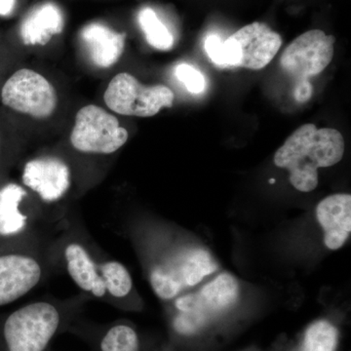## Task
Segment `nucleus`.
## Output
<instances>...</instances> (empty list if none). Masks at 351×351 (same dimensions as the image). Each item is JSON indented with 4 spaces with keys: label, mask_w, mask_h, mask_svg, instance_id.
<instances>
[{
    "label": "nucleus",
    "mask_w": 351,
    "mask_h": 351,
    "mask_svg": "<svg viewBox=\"0 0 351 351\" xmlns=\"http://www.w3.org/2000/svg\"><path fill=\"white\" fill-rule=\"evenodd\" d=\"M345 138L332 128L306 123L293 132L274 154L277 167L289 171L297 191L311 193L318 186V169L331 167L343 159Z\"/></svg>",
    "instance_id": "3"
},
{
    "label": "nucleus",
    "mask_w": 351,
    "mask_h": 351,
    "mask_svg": "<svg viewBox=\"0 0 351 351\" xmlns=\"http://www.w3.org/2000/svg\"><path fill=\"white\" fill-rule=\"evenodd\" d=\"M54 237L41 243L0 247V307L17 302L52 274H60Z\"/></svg>",
    "instance_id": "6"
},
{
    "label": "nucleus",
    "mask_w": 351,
    "mask_h": 351,
    "mask_svg": "<svg viewBox=\"0 0 351 351\" xmlns=\"http://www.w3.org/2000/svg\"><path fill=\"white\" fill-rule=\"evenodd\" d=\"M313 95V86L308 80H300L294 90L295 100L299 103H306Z\"/></svg>",
    "instance_id": "25"
},
{
    "label": "nucleus",
    "mask_w": 351,
    "mask_h": 351,
    "mask_svg": "<svg viewBox=\"0 0 351 351\" xmlns=\"http://www.w3.org/2000/svg\"><path fill=\"white\" fill-rule=\"evenodd\" d=\"M128 138V131L114 113L97 105L78 110L69 136V149L61 152L75 168L82 195L100 181L106 162Z\"/></svg>",
    "instance_id": "1"
},
{
    "label": "nucleus",
    "mask_w": 351,
    "mask_h": 351,
    "mask_svg": "<svg viewBox=\"0 0 351 351\" xmlns=\"http://www.w3.org/2000/svg\"><path fill=\"white\" fill-rule=\"evenodd\" d=\"M239 295L237 279L232 274H221L203 286L199 292L181 294L172 301L177 311H197L207 315L230 308L237 302Z\"/></svg>",
    "instance_id": "13"
},
{
    "label": "nucleus",
    "mask_w": 351,
    "mask_h": 351,
    "mask_svg": "<svg viewBox=\"0 0 351 351\" xmlns=\"http://www.w3.org/2000/svg\"><path fill=\"white\" fill-rule=\"evenodd\" d=\"M176 76L191 93L199 94L205 90L204 76L199 71L188 64H181L176 68Z\"/></svg>",
    "instance_id": "23"
},
{
    "label": "nucleus",
    "mask_w": 351,
    "mask_h": 351,
    "mask_svg": "<svg viewBox=\"0 0 351 351\" xmlns=\"http://www.w3.org/2000/svg\"><path fill=\"white\" fill-rule=\"evenodd\" d=\"M17 0H0V17H8L13 13Z\"/></svg>",
    "instance_id": "26"
},
{
    "label": "nucleus",
    "mask_w": 351,
    "mask_h": 351,
    "mask_svg": "<svg viewBox=\"0 0 351 351\" xmlns=\"http://www.w3.org/2000/svg\"><path fill=\"white\" fill-rule=\"evenodd\" d=\"M80 39L90 61L99 69H108L117 64L125 47V34L99 23L83 27Z\"/></svg>",
    "instance_id": "16"
},
{
    "label": "nucleus",
    "mask_w": 351,
    "mask_h": 351,
    "mask_svg": "<svg viewBox=\"0 0 351 351\" xmlns=\"http://www.w3.org/2000/svg\"><path fill=\"white\" fill-rule=\"evenodd\" d=\"M19 154V147L5 133H2L0 128V182L9 177L11 167L17 161Z\"/></svg>",
    "instance_id": "22"
},
{
    "label": "nucleus",
    "mask_w": 351,
    "mask_h": 351,
    "mask_svg": "<svg viewBox=\"0 0 351 351\" xmlns=\"http://www.w3.org/2000/svg\"><path fill=\"white\" fill-rule=\"evenodd\" d=\"M269 182H270V184H274V182H276V181H274V179H271V180H270Z\"/></svg>",
    "instance_id": "27"
},
{
    "label": "nucleus",
    "mask_w": 351,
    "mask_h": 351,
    "mask_svg": "<svg viewBox=\"0 0 351 351\" xmlns=\"http://www.w3.org/2000/svg\"><path fill=\"white\" fill-rule=\"evenodd\" d=\"M63 225H55L19 181L0 182V247L49 241Z\"/></svg>",
    "instance_id": "5"
},
{
    "label": "nucleus",
    "mask_w": 351,
    "mask_h": 351,
    "mask_svg": "<svg viewBox=\"0 0 351 351\" xmlns=\"http://www.w3.org/2000/svg\"><path fill=\"white\" fill-rule=\"evenodd\" d=\"M336 38L321 29H311L289 44L280 58V66L287 75L299 80L318 75L334 57Z\"/></svg>",
    "instance_id": "12"
},
{
    "label": "nucleus",
    "mask_w": 351,
    "mask_h": 351,
    "mask_svg": "<svg viewBox=\"0 0 351 351\" xmlns=\"http://www.w3.org/2000/svg\"><path fill=\"white\" fill-rule=\"evenodd\" d=\"M138 25L147 43L157 50L167 51L174 45V36L149 7L142 9L138 15Z\"/></svg>",
    "instance_id": "18"
},
{
    "label": "nucleus",
    "mask_w": 351,
    "mask_h": 351,
    "mask_svg": "<svg viewBox=\"0 0 351 351\" xmlns=\"http://www.w3.org/2000/svg\"><path fill=\"white\" fill-rule=\"evenodd\" d=\"M101 351H138L140 339L136 330L127 323H115L101 335Z\"/></svg>",
    "instance_id": "19"
},
{
    "label": "nucleus",
    "mask_w": 351,
    "mask_h": 351,
    "mask_svg": "<svg viewBox=\"0 0 351 351\" xmlns=\"http://www.w3.org/2000/svg\"><path fill=\"white\" fill-rule=\"evenodd\" d=\"M0 101L10 112L34 120H46L56 112L59 96L45 76L34 69L23 68L2 83Z\"/></svg>",
    "instance_id": "8"
},
{
    "label": "nucleus",
    "mask_w": 351,
    "mask_h": 351,
    "mask_svg": "<svg viewBox=\"0 0 351 351\" xmlns=\"http://www.w3.org/2000/svg\"><path fill=\"white\" fill-rule=\"evenodd\" d=\"M338 341V330L334 325L328 321H317L307 328L302 351H335Z\"/></svg>",
    "instance_id": "20"
},
{
    "label": "nucleus",
    "mask_w": 351,
    "mask_h": 351,
    "mask_svg": "<svg viewBox=\"0 0 351 351\" xmlns=\"http://www.w3.org/2000/svg\"><path fill=\"white\" fill-rule=\"evenodd\" d=\"M207 322L206 314L197 311L182 313L178 311L172 321V326L177 334L191 336L199 331Z\"/></svg>",
    "instance_id": "21"
},
{
    "label": "nucleus",
    "mask_w": 351,
    "mask_h": 351,
    "mask_svg": "<svg viewBox=\"0 0 351 351\" xmlns=\"http://www.w3.org/2000/svg\"><path fill=\"white\" fill-rule=\"evenodd\" d=\"M174 100V92L169 87L147 86L128 73L113 76L104 93L108 110L124 117H154L164 108H172Z\"/></svg>",
    "instance_id": "9"
},
{
    "label": "nucleus",
    "mask_w": 351,
    "mask_h": 351,
    "mask_svg": "<svg viewBox=\"0 0 351 351\" xmlns=\"http://www.w3.org/2000/svg\"><path fill=\"white\" fill-rule=\"evenodd\" d=\"M94 250L108 304L125 311L140 308L142 301L125 265L108 255L97 243Z\"/></svg>",
    "instance_id": "14"
},
{
    "label": "nucleus",
    "mask_w": 351,
    "mask_h": 351,
    "mask_svg": "<svg viewBox=\"0 0 351 351\" xmlns=\"http://www.w3.org/2000/svg\"><path fill=\"white\" fill-rule=\"evenodd\" d=\"M316 217L324 232V244L330 250L341 248L351 232V195L327 196L316 208Z\"/></svg>",
    "instance_id": "15"
},
{
    "label": "nucleus",
    "mask_w": 351,
    "mask_h": 351,
    "mask_svg": "<svg viewBox=\"0 0 351 351\" xmlns=\"http://www.w3.org/2000/svg\"><path fill=\"white\" fill-rule=\"evenodd\" d=\"M223 41L218 36H210L205 41V50L208 57L211 59L215 64L219 66H223Z\"/></svg>",
    "instance_id": "24"
},
{
    "label": "nucleus",
    "mask_w": 351,
    "mask_h": 351,
    "mask_svg": "<svg viewBox=\"0 0 351 351\" xmlns=\"http://www.w3.org/2000/svg\"><path fill=\"white\" fill-rule=\"evenodd\" d=\"M88 301L82 294L68 299L43 298L0 315V351H45L51 341Z\"/></svg>",
    "instance_id": "2"
},
{
    "label": "nucleus",
    "mask_w": 351,
    "mask_h": 351,
    "mask_svg": "<svg viewBox=\"0 0 351 351\" xmlns=\"http://www.w3.org/2000/svg\"><path fill=\"white\" fill-rule=\"evenodd\" d=\"M19 182L57 226L68 219L71 204L82 195L75 168L61 151L41 152L25 159Z\"/></svg>",
    "instance_id": "4"
},
{
    "label": "nucleus",
    "mask_w": 351,
    "mask_h": 351,
    "mask_svg": "<svg viewBox=\"0 0 351 351\" xmlns=\"http://www.w3.org/2000/svg\"><path fill=\"white\" fill-rule=\"evenodd\" d=\"M281 45L280 34L265 23H252L223 41V66L260 71L274 60Z\"/></svg>",
    "instance_id": "10"
},
{
    "label": "nucleus",
    "mask_w": 351,
    "mask_h": 351,
    "mask_svg": "<svg viewBox=\"0 0 351 351\" xmlns=\"http://www.w3.org/2000/svg\"><path fill=\"white\" fill-rule=\"evenodd\" d=\"M64 17L59 7L46 3L36 7L20 25V36L25 45H45L63 31Z\"/></svg>",
    "instance_id": "17"
},
{
    "label": "nucleus",
    "mask_w": 351,
    "mask_h": 351,
    "mask_svg": "<svg viewBox=\"0 0 351 351\" xmlns=\"http://www.w3.org/2000/svg\"><path fill=\"white\" fill-rule=\"evenodd\" d=\"M217 269L218 265L209 252L186 246L172 265L147 279L154 294L161 301L169 302L186 289L195 287Z\"/></svg>",
    "instance_id": "11"
},
{
    "label": "nucleus",
    "mask_w": 351,
    "mask_h": 351,
    "mask_svg": "<svg viewBox=\"0 0 351 351\" xmlns=\"http://www.w3.org/2000/svg\"><path fill=\"white\" fill-rule=\"evenodd\" d=\"M95 244L80 219L71 212L53 239V251L60 274H68L80 294L108 304L95 255Z\"/></svg>",
    "instance_id": "7"
}]
</instances>
